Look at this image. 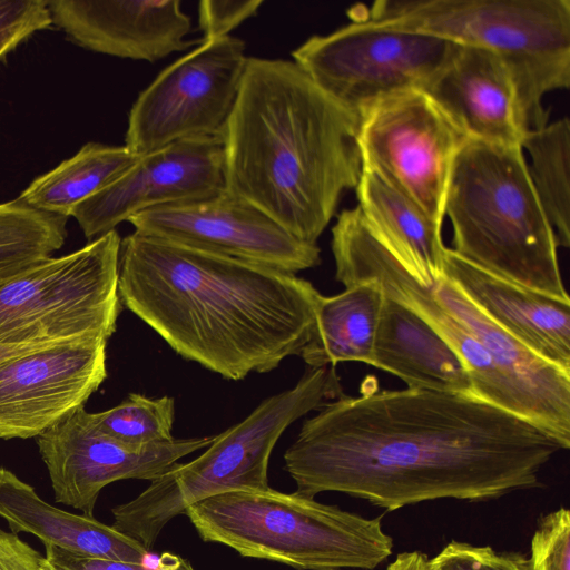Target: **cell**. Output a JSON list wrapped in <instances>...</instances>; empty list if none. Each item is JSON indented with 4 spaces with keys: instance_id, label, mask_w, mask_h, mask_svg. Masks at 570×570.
<instances>
[{
    "instance_id": "1",
    "label": "cell",
    "mask_w": 570,
    "mask_h": 570,
    "mask_svg": "<svg viewBox=\"0 0 570 570\" xmlns=\"http://www.w3.org/2000/svg\"><path fill=\"white\" fill-rule=\"evenodd\" d=\"M324 403L284 453L295 492H340L386 511L439 499L482 502L540 484L562 445L532 422L475 395L380 391Z\"/></svg>"
},
{
    "instance_id": "2",
    "label": "cell",
    "mask_w": 570,
    "mask_h": 570,
    "mask_svg": "<svg viewBox=\"0 0 570 570\" xmlns=\"http://www.w3.org/2000/svg\"><path fill=\"white\" fill-rule=\"evenodd\" d=\"M118 293L178 355L233 381L299 355L321 296L295 274L137 232L120 243Z\"/></svg>"
},
{
    "instance_id": "3",
    "label": "cell",
    "mask_w": 570,
    "mask_h": 570,
    "mask_svg": "<svg viewBox=\"0 0 570 570\" xmlns=\"http://www.w3.org/2000/svg\"><path fill=\"white\" fill-rule=\"evenodd\" d=\"M358 126L294 61L248 57L220 134L225 190L317 244L360 181Z\"/></svg>"
},
{
    "instance_id": "4",
    "label": "cell",
    "mask_w": 570,
    "mask_h": 570,
    "mask_svg": "<svg viewBox=\"0 0 570 570\" xmlns=\"http://www.w3.org/2000/svg\"><path fill=\"white\" fill-rule=\"evenodd\" d=\"M444 216L452 250L522 287L570 299L552 226L531 183L520 146L466 139L453 164Z\"/></svg>"
},
{
    "instance_id": "5",
    "label": "cell",
    "mask_w": 570,
    "mask_h": 570,
    "mask_svg": "<svg viewBox=\"0 0 570 570\" xmlns=\"http://www.w3.org/2000/svg\"><path fill=\"white\" fill-rule=\"evenodd\" d=\"M347 13L494 52L524 134L548 124L543 97L570 86V0H381Z\"/></svg>"
},
{
    "instance_id": "6",
    "label": "cell",
    "mask_w": 570,
    "mask_h": 570,
    "mask_svg": "<svg viewBox=\"0 0 570 570\" xmlns=\"http://www.w3.org/2000/svg\"><path fill=\"white\" fill-rule=\"evenodd\" d=\"M185 514L204 541L296 570H372L393 550L381 517L365 518L269 487L217 494Z\"/></svg>"
},
{
    "instance_id": "7",
    "label": "cell",
    "mask_w": 570,
    "mask_h": 570,
    "mask_svg": "<svg viewBox=\"0 0 570 570\" xmlns=\"http://www.w3.org/2000/svg\"><path fill=\"white\" fill-rule=\"evenodd\" d=\"M343 395L334 366L309 368L297 384L264 400L214 436L205 452L175 463L135 499L112 508V527L151 551L163 529L190 505L229 491L266 489L272 451L296 420Z\"/></svg>"
},
{
    "instance_id": "8",
    "label": "cell",
    "mask_w": 570,
    "mask_h": 570,
    "mask_svg": "<svg viewBox=\"0 0 570 570\" xmlns=\"http://www.w3.org/2000/svg\"><path fill=\"white\" fill-rule=\"evenodd\" d=\"M116 229L0 283V344L57 343L115 333L121 312Z\"/></svg>"
},
{
    "instance_id": "9",
    "label": "cell",
    "mask_w": 570,
    "mask_h": 570,
    "mask_svg": "<svg viewBox=\"0 0 570 570\" xmlns=\"http://www.w3.org/2000/svg\"><path fill=\"white\" fill-rule=\"evenodd\" d=\"M348 17L351 23L309 37L292 57L320 89L358 116L383 97L422 88L454 46L435 36Z\"/></svg>"
},
{
    "instance_id": "10",
    "label": "cell",
    "mask_w": 570,
    "mask_h": 570,
    "mask_svg": "<svg viewBox=\"0 0 570 570\" xmlns=\"http://www.w3.org/2000/svg\"><path fill=\"white\" fill-rule=\"evenodd\" d=\"M245 49L230 35L202 40L161 70L131 106L125 146L142 156L183 139L220 136L246 69Z\"/></svg>"
},
{
    "instance_id": "11",
    "label": "cell",
    "mask_w": 570,
    "mask_h": 570,
    "mask_svg": "<svg viewBox=\"0 0 570 570\" xmlns=\"http://www.w3.org/2000/svg\"><path fill=\"white\" fill-rule=\"evenodd\" d=\"M466 139L420 89L391 94L360 114L362 168L384 176L440 224L453 164Z\"/></svg>"
},
{
    "instance_id": "12",
    "label": "cell",
    "mask_w": 570,
    "mask_h": 570,
    "mask_svg": "<svg viewBox=\"0 0 570 570\" xmlns=\"http://www.w3.org/2000/svg\"><path fill=\"white\" fill-rule=\"evenodd\" d=\"M135 232L295 274L317 266L321 249L225 189L212 197L158 206L128 219Z\"/></svg>"
},
{
    "instance_id": "13",
    "label": "cell",
    "mask_w": 570,
    "mask_h": 570,
    "mask_svg": "<svg viewBox=\"0 0 570 570\" xmlns=\"http://www.w3.org/2000/svg\"><path fill=\"white\" fill-rule=\"evenodd\" d=\"M214 436L131 448L102 433L83 406L37 436V444L55 501L94 517L106 485L127 479L151 481L181 458L206 449Z\"/></svg>"
},
{
    "instance_id": "14",
    "label": "cell",
    "mask_w": 570,
    "mask_h": 570,
    "mask_svg": "<svg viewBox=\"0 0 570 570\" xmlns=\"http://www.w3.org/2000/svg\"><path fill=\"white\" fill-rule=\"evenodd\" d=\"M107 341L52 343L0 364V438H37L83 407L107 377Z\"/></svg>"
},
{
    "instance_id": "15",
    "label": "cell",
    "mask_w": 570,
    "mask_h": 570,
    "mask_svg": "<svg viewBox=\"0 0 570 570\" xmlns=\"http://www.w3.org/2000/svg\"><path fill=\"white\" fill-rule=\"evenodd\" d=\"M225 189L220 136H202L148 153L71 213L87 238L154 207L212 197Z\"/></svg>"
},
{
    "instance_id": "16",
    "label": "cell",
    "mask_w": 570,
    "mask_h": 570,
    "mask_svg": "<svg viewBox=\"0 0 570 570\" xmlns=\"http://www.w3.org/2000/svg\"><path fill=\"white\" fill-rule=\"evenodd\" d=\"M51 21L79 46L155 62L190 46V17L179 0H51Z\"/></svg>"
},
{
    "instance_id": "17",
    "label": "cell",
    "mask_w": 570,
    "mask_h": 570,
    "mask_svg": "<svg viewBox=\"0 0 570 570\" xmlns=\"http://www.w3.org/2000/svg\"><path fill=\"white\" fill-rule=\"evenodd\" d=\"M468 139L520 146L524 136L510 70L494 52L454 43L420 88Z\"/></svg>"
},
{
    "instance_id": "18",
    "label": "cell",
    "mask_w": 570,
    "mask_h": 570,
    "mask_svg": "<svg viewBox=\"0 0 570 570\" xmlns=\"http://www.w3.org/2000/svg\"><path fill=\"white\" fill-rule=\"evenodd\" d=\"M443 272L502 331L540 358L570 372V299L497 277L448 247Z\"/></svg>"
},
{
    "instance_id": "19",
    "label": "cell",
    "mask_w": 570,
    "mask_h": 570,
    "mask_svg": "<svg viewBox=\"0 0 570 570\" xmlns=\"http://www.w3.org/2000/svg\"><path fill=\"white\" fill-rule=\"evenodd\" d=\"M372 366L409 389L474 395L469 370L453 347L421 316L384 295Z\"/></svg>"
},
{
    "instance_id": "20",
    "label": "cell",
    "mask_w": 570,
    "mask_h": 570,
    "mask_svg": "<svg viewBox=\"0 0 570 570\" xmlns=\"http://www.w3.org/2000/svg\"><path fill=\"white\" fill-rule=\"evenodd\" d=\"M0 517L13 534L27 532L43 544L78 554L142 563L150 553L112 525L49 504L30 484L4 468H0Z\"/></svg>"
},
{
    "instance_id": "21",
    "label": "cell",
    "mask_w": 570,
    "mask_h": 570,
    "mask_svg": "<svg viewBox=\"0 0 570 570\" xmlns=\"http://www.w3.org/2000/svg\"><path fill=\"white\" fill-rule=\"evenodd\" d=\"M365 222L382 243L423 283L444 275L442 224L381 174L362 168L356 186Z\"/></svg>"
},
{
    "instance_id": "22",
    "label": "cell",
    "mask_w": 570,
    "mask_h": 570,
    "mask_svg": "<svg viewBox=\"0 0 570 570\" xmlns=\"http://www.w3.org/2000/svg\"><path fill=\"white\" fill-rule=\"evenodd\" d=\"M383 301V291L374 281H362L334 296L321 294L309 340L299 353L307 366L371 364Z\"/></svg>"
},
{
    "instance_id": "23",
    "label": "cell",
    "mask_w": 570,
    "mask_h": 570,
    "mask_svg": "<svg viewBox=\"0 0 570 570\" xmlns=\"http://www.w3.org/2000/svg\"><path fill=\"white\" fill-rule=\"evenodd\" d=\"M139 157L125 145L87 142L76 155L37 177L18 199L37 210L68 218L79 204L117 180Z\"/></svg>"
},
{
    "instance_id": "24",
    "label": "cell",
    "mask_w": 570,
    "mask_h": 570,
    "mask_svg": "<svg viewBox=\"0 0 570 570\" xmlns=\"http://www.w3.org/2000/svg\"><path fill=\"white\" fill-rule=\"evenodd\" d=\"M528 173L558 247L570 246V121L568 117L524 134Z\"/></svg>"
},
{
    "instance_id": "25",
    "label": "cell",
    "mask_w": 570,
    "mask_h": 570,
    "mask_svg": "<svg viewBox=\"0 0 570 570\" xmlns=\"http://www.w3.org/2000/svg\"><path fill=\"white\" fill-rule=\"evenodd\" d=\"M67 217L37 210L18 198L0 204V283L60 249Z\"/></svg>"
},
{
    "instance_id": "26",
    "label": "cell",
    "mask_w": 570,
    "mask_h": 570,
    "mask_svg": "<svg viewBox=\"0 0 570 570\" xmlns=\"http://www.w3.org/2000/svg\"><path fill=\"white\" fill-rule=\"evenodd\" d=\"M96 426L114 440L144 448L174 440L175 400L130 393L120 404L91 413Z\"/></svg>"
},
{
    "instance_id": "27",
    "label": "cell",
    "mask_w": 570,
    "mask_h": 570,
    "mask_svg": "<svg viewBox=\"0 0 570 570\" xmlns=\"http://www.w3.org/2000/svg\"><path fill=\"white\" fill-rule=\"evenodd\" d=\"M530 552V570H570V512L567 508L540 518Z\"/></svg>"
},
{
    "instance_id": "28",
    "label": "cell",
    "mask_w": 570,
    "mask_h": 570,
    "mask_svg": "<svg viewBox=\"0 0 570 570\" xmlns=\"http://www.w3.org/2000/svg\"><path fill=\"white\" fill-rule=\"evenodd\" d=\"M434 570H530L529 559L519 552H498L490 546L449 542L430 559Z\"/></svg>"
},
{
    "instance_id": "29",
    "label": "cell",
    "mask_w": 570,
    "mask_h": 570,
    "mask_svg": "<svg viewBox=\"0 0 570 570\" xmlns=\"http://www.w3.org/2000/svg\"><path fill=\"white\" fill-rule=\"evenodd\" d=\"M51 24L45 0H0V61L31 35Z\"/></svg>"
},
{
    "instance_id": "30",
    "label": "cell",
    "mask_w": 570,
    "mask_h": 570,
    "mask_svg": "<svg viewBox=\"0 0 570 570\" xmlns=\"http://www.w3.org/2000/svg\"><path fill=\"white\" fill-rule=\"evenodd\" d=\"M40 570H195L191 563L175 553L164 552L153 566L94 558L45 544Z\"/></svg>"
},
{
    "instance_id": "31",
    "label": "cell",
    "mask_w": 570,
    "mask_h": 570,
    "mask_svg": "<svg viewBox=\"0 0 570 570\" xmlns=\"http://www.w3.org/2000/svg\"><path fill=\"white\" fill-rule=\"evenodd\" d=\"M262 0H204L198 3V23L203 40L228 36L248 18L255 16Z\"/></svg>"
},
{
    "instance_id": "32",
    "label": "cell",
    "mask_w": 570,
    "mask_h": 570,
    "mask_svg": "<svg viewBox=\"0 0 570 570\" xmlns=\"http://www.w3.org/2000/svg\"><path fill=\"white\" fill-rule=\"evenodd\" d=\"M41 557L18 534L0 530V570H40Z\"/></svg>"
},
{
    "instance_id": "33",
    "label": "cell",
    "mask_w": 570,
    "mask_h": 570,
    "mask_svg": "<svg viewBox=\"0 0 570 570\" xmlns=\"http://www.w3.org/2000/svg\"><path fill=\"white\" fill-rule=\"evenodd\" d=\"M386 570H434L430 558L421 551H406L399 553Z\"/></svg>"
},
{
    "instance_id": "34",
    "label": "cell",
    "mask_w": 570,
    "mask_h": 570,
    "mask_svg": "<svg viewBox=\"0 0 570 570\" xmlns=\"http://www.w3.org/2000/svg\"><path fill=\"white\" fill-rule=\"evenodd\" d=\"M49 344H52V343L29 344V345L0 344V364L4 363L6 361H8L14 356L21 355L23 353L37 350L39 347H42V346L49 345Z\"/></svg>"
}]
</instances>
